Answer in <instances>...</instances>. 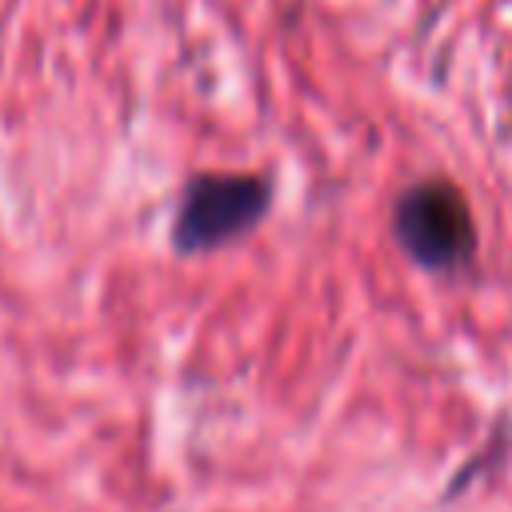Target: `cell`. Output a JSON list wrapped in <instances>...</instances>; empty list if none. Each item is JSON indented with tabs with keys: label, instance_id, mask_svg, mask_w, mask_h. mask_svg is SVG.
<instances>
[{
	"label": "cell",
	"instance_id": "6da1fadb",
	"mask_svg": "<svg viewBox=\"0 0 512 512\" xmlns=\"http://www.w3.org/2000/svg\"><path fill=\"white\" fill-rule=\"evenodd\" d=\"M272 204V188L248 172H200L184 184L172 220V248L184 256L224 248L248 236Z\"/></svg>",
	"mask_w": 512,
	"mask_h": 512
},
{
	"label": "cell",
	"instance_id": "7a4b0ae2",
	"mask_svg": "<svg viewBox=\"0 0 512 512\" xmlns=\"http://www.w3.org/2000/svg\"><path fill=\"white\" fill-rule=\"evenodd\" d=\"M396 244L428 272L460 268L476 252V224L464 192L448 180H420L392 208Z\"/></svg>",
	"mask_w": 512,
	"mask_h": 512
}]
</instances>
